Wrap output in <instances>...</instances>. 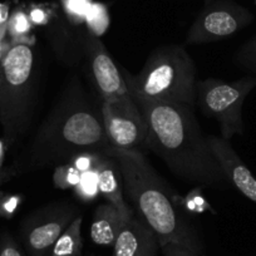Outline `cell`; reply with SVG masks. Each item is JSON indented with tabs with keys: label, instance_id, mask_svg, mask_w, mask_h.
<instances>
[{
	"label": "cell",
	"instance_id": "4dcf8cb0",
	"mask_svg": "<svg viewBox=\"0 0 256 256\" xmlns=\"http://www.w3.org/2000/svg\"><path fill=\"white\" fill-rule=\"evenodd\" d=\"M208 2H210V0H205V3H208Z\"/></svg>",
	"mask_w": 256,
	"mask_h": 256
},
{
	"label": "cell",
	"instance_id": "9c48e42d",
	"mask_svg": "<svg viewBox=\"0 0 256 256\" xmlns=\"http://www.w3.org/2000/svg\"><path fill=\"white\" fill-rule=\"evenodd\" d=\"M250 12L230 0H210L187 33L188 44H205L232 36L252 22Z\"/></svg>",
	"mask_w": 256,
	"mask_h": 256
},
{
	"label": "cell",
	"instance_id": "d4e9b609",
	"mask_svg": "<svg viewBox=\"0 0 256 256\" xmlns=\"http://www.w3.org/2000/svg\"><path fill=\"white\" fill-rule=\"evenodd\" d=\"M28 16L33 26H48L54 16V10L43 4H32L28 9Z\"/></svg>",
	"mask_w": 256,
	"mask_h": 256
},
{
	"label": "cell",
	"instance_id": "9a60e30c",
	"mask_svg": "<svg viewBox=\"0 0 256 256\" xmlns=\"http://www.w3.org/2000/svg\"><path fill=\"white\" fill-rule=\"evenodd\" d=\"M49 26H50L49 42L56 56L64 64L70 67L76 66L83 56L80 32H78V36H74L70 29H67L60 23L52 24L50 22Z\"/></svg>",
	"mask_w": 256,
	"mask_h": 256
},
{
	"label": "cell",
	"instance_id": "cb8c5ba5",
	"mask_svg": "<svg viewBox=\"0 0 256 256\" xmlns=\"http://www.w3.org/2000/svg\"><path fill=\"white\" fill-rule=\"evenodd\" d=\"M23 202L20 195L0 192V218H12Z\"/></svg>",
	"mask_w": 256,
	"mask_h": 256
},
{
	"label": "cell",
	"instance_id": "83f0119b",
	"mask_svg": "<svg viewBox=\"0 0 256 256\" xmlns=\"http://www.w3.org/2000/svg\"><path fill=\"white\" fill-rule=\"evenodd\" d=\"M161 250L164 252V256H200L198 254L186 250V248H178V246L174 245H167L162 248Z\"/></svg>",
	"mask_w": 256,
	"mask_h": 256
},
{
	"label": "cell",
	"instance_id": "603a6c76",
	"mask_svg": "<svg viewBox=\"0 0 256 256\" xmlns=\"http://www.w3.org/2000/svg\"><path fill=\"white\" fill-rule=\"evenodd\" d=\"M104 157L103 152H96V151H87L78 154L73 157L70 161L74 168H77L80 174L88 171H96L98 164H100L102 158Z\"/></svg>",
	"mask_w": 256,
	"mask_h": 256
},
{
	"label": "cell",
	"instance_id": "5bb4252c",
	"mask_svg": "<svg viewBox=\"0 0 256 256\" xmlns=\"http://www.w3.org/2000/svg\"><path fill=\"white\" fill-rule=\"evenodd\" d=\"M127 222L117 208L106 202L98 206L90 225V238L98 246L112 248L120 228Z\"/></svg>",
	"mask_w": 256,
	"mask_h": 256
},
{
	"label": "cell",
	"instance_id": "2e32d148",
	"mask_svg": "<svg viewBox=\"0 0 256 256\" xmlns=\"http://www.w3.org/2000/svg\"><path fill=\"white\" fill-rule=\"evenodd\" d=\"M82 224L83 218L80 215L59 236L49 256H80L83 248Z\"/></svg>",
	"mask_w": 256,
	"mask_h": 256
},
{
	"label": "cell",
	"instance_id": "ffe728a7",
	"mask_svg": "<svg viewBox=\"0 0 256 256\" xmlns=\"http://www.w3.org/2000/svg\"><path fill=\"white\" fill-rule=\"evenodd\" d=\"M76 195L83 201H93L98 195H100V190H98V180L97 172L88 171L83 172L80 174V180L77 186L74 187Z\"/></svg>",
	"mask_w": 256,
	"mask_h": 256
},
{
	"label": "cell",
	"instance_id": "5b68a950",
	"mask_svg": "<svg viewBox=\"0 0 256 256\" xmlns=\"http://www.w3.org/2000/svg\"><path fill=\"white\" fill-rule=\"evenodd\" d=\"M120 70L132 97L190 107L196 104V68L184 46L154 49L136 76Z\"/></svg>",
	"mask_w": 256,
	"mask_h": 256
},
{
	"label": "cell",
	"instance_id": "f1b7e54d",
	"mask_svg": "<svg viewBox=\"0 0 256 256\" xmlns=\"http://www.w3.org/2000/svg\"><path fill=\"white\" fill-rule=\"evenodd\" d=\"M6 144L0 138V177L4 174V160H6Z\"/></svg>",
	"mask_w": 256,
	"mask_h": 256
},
{
	"label": "cell",
	"instance_id": "3957f363",
	"mask_svg": "<svg viewBox=\"0 0 256 256\" xmlns=\"http://www.w3.org/2000/svg\"><path fill=\"white\" fill-rule=\"evenodd\" d=\"M103 154L117 162L126 195L138 218L154 231L160 248L174 245L200 255L202 246L198 232L184 218L170 187L144 154L110 146Z\"/></svg>",
	"mask_w": 256,
	"mask_h": 256
},
{
	"label": "cell",
	"instance_id": "7c38bea8",
	"mask_svg": "<svg viewBox=\"0 0 256 256\" xmlns=\"http://www.w3.org/2000/svg\"><path fill=\"white\" fill-rule=\"evenodd\" d=\"M158 248L154 231L134 215L120 228L112 246V256H156Z\"/></svg>",
	"mask_w": 256,
	"mask_h": 256
},
{
	"label": "cell",
	"instance_id": "7402d4cb",
	"mask_svg": "<svg viewBox=\"0 0 256 256\" xmlns=\"http://www.w3.org/2000/svg\"><path fill=\"white\" fill-rule=\"evenodd\" d=\"M235 60L241 70L256 76V36L241 46L236 53Z\"/></svg>",
	"mask_w": 256,
	"mask_h": 256
},
{
	"label": "cell",
	"instance_id": "d6986e66",
	"mask_svg": "<svg viewBox=\"0 0 256 256\" xmlns=\"http://www.w3.org/2000/svg\"><path fill=\"white\" fill-rule=\"evenodd\" d=\"M80 172L77 168L68 164H62L56 166L54 170L53 181L58 188L67 190V188H74L78 184L80 180Z\"/></svg>",
	"mask_w": 256,
	"mask_h": 256
},
{
	"label": "cell",
	"instance_id": "4316f807",
	"mask_svg": "<svg viewBox=\"0 0 256 256\" xmlns=\"http://www.w3.org/2000/svg\"><path fill=\"white\" fill-rule=\"evenodd\" d=\"M9 16H10L9 6L6 3H0V39H6V36H8L6 26H8Z\"/></svg>",
	"mask_w": 256,
	"mask_h": 256
},
{
	"label": "cell",
	"instance_id": "6da1fadb",
	"mask_svg": "<svg viewBox=\"0 0 256 256\" xmlns=\"http://www.w3.org/2000/svg\"><path fill=\"white\" fill-rule=\"evenodd\" d=\"M108 146L100 107L74 76L66 83L28 147L6 170L12 180L44 167L68 164L82 152H103Z\"/></svg>",
	"mask_w": 256,
	"mask_h": 256
},
{
	"label": "cell",
	"instance_id": "44dd1931",
	"mask_svg": "<svg viewBox=\"0 0 256 256\" xmlns=\"http://www.w3.org/2000/svg\"><path fill=\"white\" fill-rule=\"evenodd\" d=\"M60 3L68 20L74 26H80L84 23L92 0H60Z\"/></svg>",
	"mask_w": 256,
	"mask_h": 256
},
{
	"label": "cell",
	"instance_id": "8992f818",
	"mask_svg": "<svg viewBox=\"0 0 256 256\" xmlns=\"http://www.w3.org/2000/svg\"><path fill=\"white\" fill-rule=\"evenodd\" d=\"M254 88H256V76L234 82L215 78L198 80L196 104L208 117L216 120L221 137L230 141L236 134H244L242 106Z\"/></svg>",
	"mask_w": 256,
	"mask_h": 256
},
{
	"label": "cell",
	"instance_id": "f546056e",
	"mask_svg": "<svg viewBox=\"0 0 256 256\" xmlns=\"http://www.w3.org/2000/svg\"><path fill=\"white\" fill-rule=\"evenodd\" d=\"M9 180H10V177H9V174H8V172H6V170L4 168L3 176L0 177V186H2V184H6V181H9Z\"/></svg>",
	"mask_w": 256,
	"mask_h": 256
},
{
	"label": "cell",
	"instance_id": "ac0fdd59",
	"mask_svg": "<svg viewBox=\"0 0 256 256\" xmlns=\"http://www.w3.org/2000/svg\"><path fill=\"white\" fill-rule=\"evenodd\" d=\"M84 23L90 33L97 36H103L110 28V13L107 6L92 2L86 16Z\"/></svg>",
	"mask_w": 256,
	"mask_h": 256
},
{
	"label": "cell",
	"instance_id": "7a4b0ae2",
	"mask_svg": "<svg viewBox=\"0 0 256 256\" xmlns=\"http://www.w3.org/2000/svg\"><path fill=\"white\" fill-rule=\"evenodd\" d=\"M147 127V147L180 178L191 184H210L225 181L190 106L151 102L134 97Z\"/></svg>",
	"mask_w": 256,
	"mask_h": 256
},
{
	"label": "cell",
	"instance_id": "e0dca14e",
	"mask_svg": "<svg viewBox=\"0 0 256 256\" xmlns=\"http://www.w3.org/2000/svg\"><path fill=\"white\" fill-rule=\"evenodd\" d=\"M32 24L29 19L28 10L24 9V6H18L10 13L6 26V33L10 38V44H30L34 46L36 40L30 36Z\"/></svg>",
	"mask_w": 256,
	"mask_h": 256
},
{
	"label": "cell",
	"instance_id": "277c9868",
	"mask_svg": "<svg viewBox=\"0 0 256 256\" xmlns=\"http://www.w3.org/2000/svg\"><path fill=\"white\" fill-rule=\"evenodd\" d=\"M40 58L30 44H12L0 60V124L10 148L30 128L40 93Z\"/></svg>",
	"mask_w": 256,
	"mask_h": 256
},
{
	"label": "cell",
	"instance_id": "484cf974",
	"mask_svg": "<svg viewBox=\"0 0 256 256\" xmlns=\"http://www.w3.org/2000/svg\"><path fill=\"white\" fill-rule=\"evenodd\" d=\"M0 256H26L16 241L8 234L0 238Z\"/></svg>",
	"mask_w": 256,
	"mask_h": 256
},
{
	"label": "cell",
	"instance_id": "8fae6325",
	"mask_svg": "<svg viewBox=\"0 0 256 256\" xmlns=\"http://www.w3.org/2000/svg\"><path fill=\"white\" fill-rule=\"evenodd\" d=\"M208 142L214 157L225 174V178L228 180L246 198L256 204V177L236 154L230 141L222 137L208 136Z\"/></svg>",
	"mask_w": 256,
	"mask_h": 256
},
{
	"label": "cell",
	"instance_id": "30bf717a",
	"mask_svg": "<svg viewBox=\"0 0 256 256\" xmlns=\"http://www.w3.org/2000/svg\"><path fill=\"white\" fill-rule=\"evenodd\" d=\"M103 127L110 147L141 151L147 146V127L134 97L120 102H100Z\"/></svg>",
	"mask_w": 256,
	"mask_h": 256
},
{
	"label": "cell",
	"instance_id": "4fadbf2b",
	"mask_svg": "<svg viewBox=\"0 0 256 256\" xmlns=\"http://www.w3.org/2000/svg\"><path fill=\"white\" fill-rule=\"evenodd\" d=\"M96 172H97L100 195L108 204L114 206L126 221L130 220L134 214L124 201L122 174L118 168L117 162L112 157L104 154L100 164L96 168Z\"/></svg>",
	"mask_w": 256,
	"mask_h": 256
},
{
	"label": "cell",
	"instance_id": "ba28073f",
	"mask_svg": "<svg viewBox=\"0 0 256 256\" xmlns=\"http://www.w3.org/2000/svg\"><path fill=\"white\" fill-rule=\"evenodd\" d=\"M83 56L87 64L88 78L97 92L100 102H120L131 100L127 83L120 68L108 53L100 36L90 33L87 28L80 30Z\"/></svg>",
	"mask_w": 256,
	"mask_h": 256
},
{
	"label": "cell",
	"instance_id": "52a82bcc",
	"mask_svg": "<svg viewBox=\"0 0 256 256\" xmlns=\"http://www.w3.org/2000/svg\"><path fill=\"white\" fill-rule=\"evenodd\" d=\"M80 216L77 206L53 202L33 211L20 225V238L30 256H49L64 230Z\"/></svg>",
	"mask_w": 256,
	"mask_h": 256
},
{
	"label": "cell",
	"instance_id": "1f68e13d",
	"mask_svg": "<svg viewBox=\"0 0 256 256\" xmlns=\"http://www.w3.org/2000/svg\"><path fill=\"white\" fill-rule=\"evenodd\" d=\"M255 3H256V0H255Z\"/></svg>",
	"mask_w": 256,
	"mask_h": 256
}]
</instances>
